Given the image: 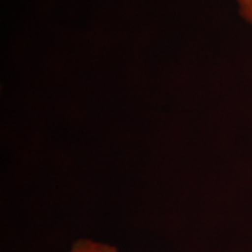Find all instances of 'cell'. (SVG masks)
<instances>
[{"instance_id":"2","label":"cell","mask_w":252,"mask_h":252,"mask_svg":"<svg viewBox=\"0 0 252 252\" xmlns=\"http://www.w3.org/2000/svg\"><path fill=\"white\" fill-rule=\"evenodd\" d=\"M239 16L252 26V0H234Z\"/></svg>"},{"instance_id":"1","label":"cell","mask_w":252,"mask_h":252,"mask_svg":"<svg viewBox=\"0 0 252 252\" xmlns=\"http://www.w3.org/2000/svg\"><path fill=\"white\" fill-rule=\"evenodd\" d=\"M68 252H118L116 247L90 239L79 240Z\"/></svg>"}]
</instances>
